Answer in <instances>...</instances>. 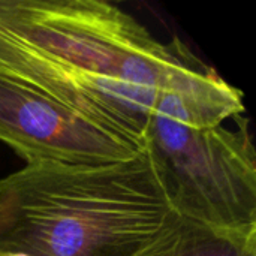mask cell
Returning <instances> with one entry per match:
<instances>
[{
  "label": "cell",
  "mask_w": 256,
  "mask_h": 256,
  "mask_svg": "<svg viewBox=\"0 0 256 256\" xmlns=\"http://www.w3.org/2000/svg\"><path fill=\"white\" fill-rule=\"evenodd\" d=\"M147 148L104 166L0 178V256H136L176 216Z\"/></svg>",
  "instance_id": "7a4b0ae2"
},
{
  "label": "cell",
  "mask_w": 256,
  "mask_h": 256,
  "mask_svg": "<svg viewBox=\"0 0 256 256\" xmlns=\"http://www.w3.org/2000/svg\"><path fill=\"white\" fill-rule=\"evenodd\" d=\"M136 256H256V228L218 230L176 214Z\"/></svg>",
  "instance_id": "5b68a950"
},
{
  "label": "cell",
  "mask_w": 256,
  "mask_h": 256,
  "mask_svg": "<svg viewBox=\"0 0 256 256\" xmlns=\"http://www.w3.org/2000/svg\"><path fill=\"white\" fill-rule=\"evenodd\" d=\"M0 141L26 165L104 166L146 148L26 87L0 81Z\"/></svg>",
  "instance_id": "277c9868"
},
{
  "label": "cell",
  "mask_w": 256,
  "mask_h": 256,
  "mask_svg": "<svg viewBox=\"0 0 256 256\" xmlns=\"http://www.w3.org/2000/svg\"><path fill=\"white\" fill-rule=\"evenodd\" d=\"M210 69L178 38L159 42L108 2L0 0V81L141 148L159 98L190 90Z\"/></svg>",
  "instance_id": "6da1fadb"
},
{
  "label": "cell",
  "mask_w": 256,
  "mask_h": 256,
  "mask_svg": "<svg viewBox=\"0 0 256 256\" xmlns=\"http://www.w3.org/2000/svg\"><path fill=\"white\" fill-rule=\"evenodd\" d=\"M212 128H189L152 112L146 148L172 210L226 231L256 228V153L243 114Z\"/></svg>",
  "instance_id": "3957f363"
}]
</instances>
